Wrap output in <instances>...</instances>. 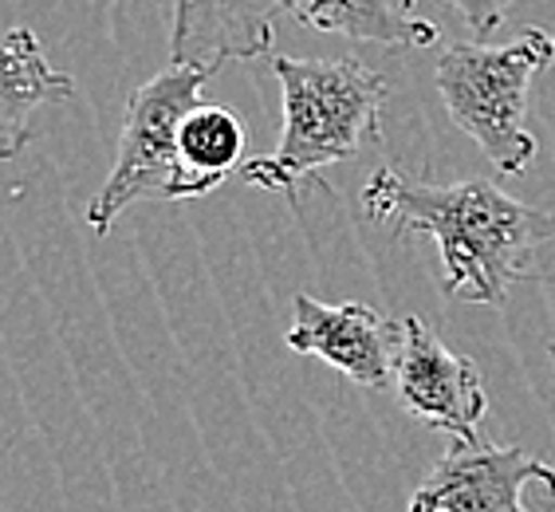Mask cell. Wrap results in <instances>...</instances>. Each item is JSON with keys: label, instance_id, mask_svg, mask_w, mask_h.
<instances>
[{"label": "cell", "instance_id": "obj_1", "mask_svg": "<svg viewBox=\"0 0 555 512\" xmlns=\"http://www.w3.org/2000/svg\"><path fill=\"white\" fill-rule=\"evenodd\" d=\"M363 214L395 221L398 236H429L441 253V289L465 304H504L508 289L540 277V253L555 241V214L516 202L485 178L434 185L374 170Z\"/></svg>", "mask_w": 555, "mask_h": 512}, {"label": "cell", "instance_id": "obj_2", "mask_svg": "<svg viewBox=\"0 0 555 512\" xmlns=\"http://www.w3.org/2000/svg\"><path fill=\"white\" fill-rule=\"evenodd\" d=\"M272 72L284 91L280 146L241 166V178L257 190L296 197L299 185H323L327 166L354 158L363 146L383 142V107L390 95L383 72L339 60H292L272 55Z\"/></svg>", "mask_w": 555, "mask_h": 512}, {"label": "cell", "instance_id": "obj_3", "mask_svg": "<svg viewBox=\"0 0 555 512\" xmlns=\"http://www.w3.org/2000/svg\"><path fill=\"white\" fill-rule=\"evenodd\" d=\"M555 60V40L528 28L513 43H449L441 48L434 84L449 123L477 142L496 174H524L535 158L528 130L532 79Z\"/></svg>", "mask_w": 555, "mask_h": 512}, {"label": "cell", "instance_id": "obj_4", "mask_svg": "<svg viewBox=\"0 0 555 512\" xmlns=\"http://www.w3.org/2000/svg\"><path fill=\"white\" fill-rule=\"evenodd\" d=\"M214 75L190 64H173L154 79L130 91L118 154L103 190L87 205L91 233L107 236L130 205L150 202H193L190 174L182 162V123L197 103Z\"/></svg>", "mask_w": 555, "mask_h": 512}, {"label": "cell", "instance_id": "obj_5", "mask_svg": "<svg viewBox=\"0 0 555 512\" xmlns=\"http://www.w3.org/2000/svg\"><path fill=\"white\" fill-rule=\"evenodd\" d=\"M395 395L410 418L453 438L477 441L489 414L485 379L469 355L449 351L441 335L417 316L402 320V347L395 359Z\"/></svg>", "mask_w": 555, "mask_h": 512}, {"label": "cell", "instance_id": "obj_6", "mask_svg": "<svg viewBox=\"0 0 555 512\" xmlns=\"http://www.w3.org/2000/svg\"><path fill=\"white\" fill-rule=\"evenodd\" d=\"M532 481L555 489V470L524 446L453 438L414 489L410 512H532L524 504Z\"/></svg>", "mask_w": 555, "mask_h": 512}, {"label": "cell", "instance_id": "obj_7", "mask_svg": "<svg viewBox=\"0 0 555 512\" xmlns=\"http://www.w3.org/2000/svg\"><path fill=\"white\" fill-rule=\"evenodd\" d=\"M296 355H315L343 371L363 391L395 383V359L402 347V323L366 304H323L299 292L292 304V328L284 335Z\"/></svg>", "mask_w": 555, "mask_h": 512}, {"label": "cell", "instance_id": "obj_8", "mask_svg": "<svg viewBox=\"0 0 555 512\" xmlns=\"http://www.w3.org/2000/svg\"><path fill=\"white\" fill-rule=\"evenodd\" d=\"M284 0H173L170 60L217 75L272 48V21Z\"/></svg>", "mask_w": 555, "mask_h": 512}, {"label": "cell", "instance_id": "obj_9", "mask_svg": "<svg viewBox=\"0 0 555 512\" xmlns=\"http://www.w3.org/2000/svg\"><path fill=\"white\" fill-rule=\"evenodd\" d=\"M72 95L75 79L48 64L33 28H0V162L28 146L36 111Z\"/></svg>", "mask_w": 555, "mask_h": 512}, {"label": "cell", "instance_id": "obj_10", "mask_svg": "<svg viewBox=\"0 0 555 512\" xmlns=\"http://www.w3.org/2000/svg\"><path fill=\"white\" fill-rule=\"evenodd\" d=\"M284 12L315 33L378 48H429L441 36L438 24L417 21L402 0H284Z\"/></svg>", "mask_w": 555, "mask_h": 512}, {"label": "cell", "instance_id": "obj_11", "mask_svg": "<svg viewBox=\"0 0 555 512\" xmlns=\"http://www.w3.org/2000/svg\"><path fill=\"white\" fill-rule=\"evenodd\" d=\"M245 123L221 103H197L182 123V162L190 174V197H205L241 166Z\"/></svg>", "mask_w": 555, "mask_h": 512}, {"label": "cell", "instance_id": "obj_12", "mask_svg": "<svg viewBox=\"0 0 555 512\" xmlns=\"http://www.w3.org/2000/svg\"><path fill=\"white\" fill-rule=\"evenodd\" d=\"M461 12V21L469 24L477 36H492L504 24V12L513 9L516 0H449Z\"/></svg>", "mask_w": 555, "mask_h": 512}, {"label": "cell", "instance_id": "obj_13", "mask_svg": "<svg viewBox=\"0 0 555 512\" xmlns=\"http://www.w3.org/2000/svg\"><path fill=\"white\" fill-rule=\"evenodd\" d=\"M532 512H555V489H544V497H540V504Z\"/></svg>", "mask_w": 555, "mask_h": 512}, {"label": "cell", "instance_id": "obj_14", "mask_svg": "<svg viewBox=\"0 0 555 512\" xmlns=\"http://www.w3.org/2000/svg\"><path fill=\"white\" fill-rule=\"evenodd\" d=\"M547 359H552V371H555V340L547 343Z\"/></svg>", "mask_w": 555, "mask_h": 512}, {"label": "cell", "instance_id": "obj_15", "mask_svg": "<svg viewBox=\"0 0 555 512\" xmlns=\"http://www.w3.org/2000/svg\"><path fill=\"white\" fill-rule=\"evenodd\" d=\"M402 4H406V9H410V12H414V4H417V0H402Z\"/></svg>", "mask_w": 555, "mask_h": 512}, {"label": "cell", "instance_id": "obj_16", "mask_svg": "<svg viewBox=\"0 0 555 512\" xmlns=\"http://www.w3.org/2000/svg\"><path fill=\"white\" fill-rule=\"evenodd\" d=\"M552 40H555V36H552Z\"/></svg>", "mask_w": 555, "mask_h": 512}]
</instances>
